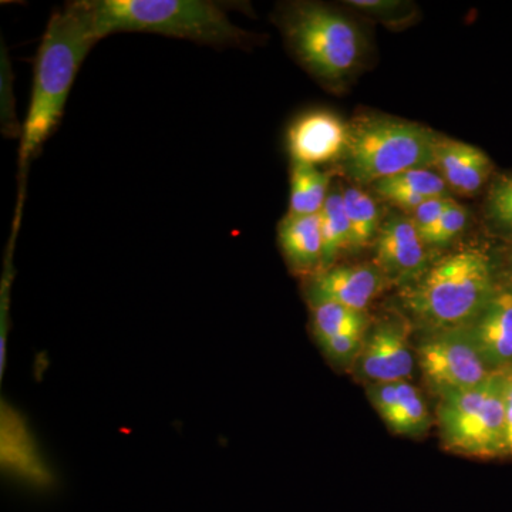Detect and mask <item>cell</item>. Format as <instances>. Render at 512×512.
Returning <instances> with one entry per match:
<instances>
[{"label": "cell", "mask_w": 512, "mask_h": 512, "mask_svg": "<svg viewBox=\"0 0 512 512\" xmlns=\"http://www.w3.org/2000/svg\"><path fill=\"white\" fill-rule=\"evenodd\" d=\"M69 6L96 42L119 32L156 33L220 46L247 39L220 5L207 0H80Z\"/></svg>", "instance_id": "cell-1"}, {"label": "cell", "mask_w": 512, "mask_h": 512, "mask_svg": "<svg viewBox=\"0 0 512 512\" xmlns=\"http://www.w3.org/2000/svg\"><path fill=\"white\" fill-rule=\"evenodd\" d=\"M96 43L69 5L47 23L37 53L32 99L20 138V170H25L62 119L80 66Z\"/></svg>", "instance_id": "cell-2"}, {"label": "cell", "mask_w": 512, "mask_h": 512, "mask_svg": "<svg viewBox=\"0 0 512 512\" xmlns=\"http://www.w3.org/2000/svg\"><path fill=\"white\" fill-rule=\"evenodd\" d=\"M497 291L491 258L483 249H458L407 286L403 303L433 332L466 329Z\"/></svg>", "instance_id": "cell-3"}, {"label": "cell", "mask_w": 512, "mask_h": 512, "mask_svg": "<svg viewBox=\"0 0 512 512\" xmlns=\"http://www.w3.org/2000/svg\"><path fill=\"white\" fill-rule=\"evenodd\" d=\"M440 137L421 124L389 116H366L349 126L340 158L356 184H376L413 168L436 165Z\"/></svg>", "instance_id": "cell-4"}, {"label": "cell", "mask_w": 512, "mask_h": 512, "mask_svg": "<svg viewBox=\"0 0 512 512\" xmlns=\"http://www.w3.org/2000/svg\"><path fill=\"white\" fill-rule=\"evenodd\" d=\"M282 29L292 52L320 79H345L362 56V36L355 23L328 6L292 3L282 15Z\"/></svg>", "instance_id": "cell-5"}, {"label": "cell", "mask_w": 512, "mask_h": 512, "mask_svg": "<svg viewBox=\"0 0 512 512\" xmlns=\"http://www.w3.org/2000/svg\"><path fill=\"white\" fill-rule=\"evenodd\" d=\"M441 440L451 453L490 460L507 456L504 373L494 372L473 389L440 397Z\"/></svg>", "instance_id": "cell-6"}, {"label": "cell", "mask_w": 512, "mask_h": 512, "mask_svg": "<svg viewBox=\"0 0 512 512\" xmlns=\"http://www.w3.org/2000/svg\"><path fill=\"white\" fill-rule=\"evenodd\" d=\"M424 379L439 396L480 386L490 369L464 329L434 332L419 346Z\"/></svg>", "instance_id": "cell-7"}, {"label": "cell", "mask_w": 512, "mask_h": 512, "mask_svg": "<svg viewBox=\"0 0 512 512\" xmlns=\"http://www.w3.org/2000/svg\"><path fill=\"white\" fill-rule=\"evenodd\" d=\"M424 247L412 218L393 215L377 234L376 266L389 281L412 285L427 272Z\"/></svg>", "instance_id": "cell-8"}, {"label": "cell", "mask_w": 512, "mask_h": 512, "mask_svg": "<svg viewBox=\"0 0 512 512\" xmlns=\"http://www.w3.org/2000/svg\"><path fill=\"white\" fill-rule=\"evenodd\" d=\"M356 366L359 376L372 384L409 380L414 357L406 332L393 322L377 325L363 340Z\"/></svg>", "instance_id": "cell-9"}, {"label": "cell", "mask_w": 512, "mask_h": 512, "mask_svg": "<svg viewBox=\"0 0 512 512\" xmlns=\"http://www.w3.org/2000/svg\"><path fill=\"white\" fill-rule=\"evenodd\" d=\"M349 126L326 110L309 111L295 120L288 131L292 163L319 165L340 160L348 143Z\"/></svg>", "instance_id": "cell-10"}, {"label": "cell", "mask_w": 512, "mask_h": 512, "mask_svg": "<svg viewBox=\"0 0 512 512\" xmlns=\"http://www.w3.org/2000/svg\"><path fill=\"white\" fill-rule=\"evenodd\" d=\"M386 281L376 265H345L320 272L309 285L311 305L339 303L357 312H365L369 303L382 291Z\"/></svg>", "instance_id": "cell-11"}, {"label": "cell", "mask_w": 512, "mask_h": 512, "mask_svg": "<svg viewBox=\"0 0 512 512\" xmlns=\"http://www.w3.org/2000/svg\"><path fill=\"white\" fill-rule=\"evenodd\" d=\"M491 372L512 367V293L497 289L480 315L466 329Z\"/></svg>", "instance_id": "cell-12"}, {"label": "cell", "mask_w": 512, "mask_h": 512, "mask_svg": "<svg viewBox=\"0 0 512 512\" xmlns=\"http://www.w3.org/2000/svg\"><path fill=\"white\" fill-rule=\"evenodd\" d=\"M0 460L3 468L30 485L43 488L53 484V474L46 466L25 419L3 404L0 419Z\"/></svg>", "instance_id": "cell-13"}, {"label": "cell", "mask_w": 512, "mask_h": 512, "mask_svg": "<svg viewBox=\"0 0 512 512\" xmlns=\"http://www.w3.org/2000/svg\"><path fill=\"white\" fill-rule=\"evenodd\" d=\"M367 396L393 433L417 439L430 429L426 402L409 380L370 384Z\"/></svg>", "instance_id": "cell-14"}, {"label": "cell", "mask_w": 512, "mask_h": 512, "mask_svg": "<svg viewBox=\"0 0 512 512\" xmlns=\"http://www.w3.org/2000/svg\"><path fill=\"white\" fill-rule=\"evenodd\" d=\"M436 165L447 187L461 195L477 194L493 171V163L483 150L443 137L437 144Z\"/></svg>", "instance_id": "cell-15"}, {"label": "cell", "mask_w": 512, "mask_h": 512, "mask_svg": "<svg viewBox=\"0 0 512 512\" xmlns=\"http://www.w3.org/2000/svg\"><path fill=\"white\" fill-rule=\"evenodd\" d=\"M279 244L293 269L322 268V232L318 215L288 214L279 224Z\"/></svg>", "instance_id": "cell-16"}, {"label": "cell", "mask_w": 512, "mask_h": 512, "mask_svg": "<svg viewBox=\"0 0 512 512\" xmlns=\"http://www.w3.org/2000/svg\"><path fill=\"white\" fill-rule=\"evenodd\" d=\"M330 174L312 165L292 163L289 214L318 215L328 200Z\"/></svg>", "instance_id": "cell-17"}, {"label": "cell", "mask_w": 512, "mask_h": 512, "mask_svg": "<svg viewBox=\"0 0 512 512\" xmlns=\"http://www.w3.org/2000/svg\"><path fill=\"white\" fill-rule=\"evenodd\" d=\"M322 232V271L329 269L340 252L350 248V224L342 191L329 192L319 212Z\"/></svg>", "instance_id": "cell-18"}, {"label": "cell", "mask_w": 512, "mask_h": 512, "mask_svg": "<svg viewBox=\"0 0 512 512\" xmlns=\"http://www.w3.org/2000/svg\"><path fill=\"white\" fill-rule=\"evenodd\" d=\"M342 192L350 224V248L366 247L380 231L376 202L357 187H346Z\"/></svg>", "instance_id": "cell-19"}, {"label": "cell", "mask_w": 512, "mask_h": 512, "mask_svg": "<svg viewBox=\"0 0 512 512\" xmlns=\"http://www.w3.org/2000/svg\"><path fill=\"white\" fill-rule=\"evenodd\" d=\"M313 332L318 342L333 338L340 333L365 332V312L353 311L339 303L322 302L312 305Z\"/></svg>", "instance_id": "cell-20"}, {"label": "cell", "mask_w": 512, "mask_h": 512, "mask_svg": "<svg viewBox=\"0 0 512 512\" xmlns=\"http://www.w3.org/2000/svg\"><path fill=\"white\" fill-rule=\"evenodd\" d=\"M377 192L406 191L420 197L431 198L448 197L447 184L440 174L430 171L429 168H413L393 177L384 178L375 184Z\"/></svg>", "instance_id": "cell-21"}, {"label": "cell", "mask_w": 512, "mask_h": 512, "mask_svg": "<svg viewBox=\"0 0 512 512\" xmlns=\"http://www.w3.org/2000/svg\"><path fill=\"white\" fill-rule=\"evenodd\" d=\"M468 224V212L463 205L451 201L443 217L437 222L436 227L429 234L424 235L423 242L430 247H444L450 244L466 229Z\"/></svg>", "instance_id": "cell-22"}, {"label": "cell", "mask_w": 512, "mask_h": 512, "mask_svg": "<svg viewBox=\"0 0 512 512\" xmlns=\"http://www.w3.org/2000/svg\"><path fill=\"white\" fill-rule=\"evenodd\" d=\"M363 340H365V332H345L340 335L333 336L320 342L326 357L336 365H346V363L356 360L362 350Z\"/></svg>", "instance_id": "cell-23"}, {"label": "cell", "mask_w": 512, "mask_h": 512, "mask_svg": "<svg viewBox=\"0 0 512 512\" xmlns=\"http://www.w3.org/2000/svg\"><path fill=\"white\" fill-rule=\"evenodd\" d=\"M488 211L501 228L512 234V175L494 185L488 197Z\"/></svg>", "instance_id": "cell-24"}, {"label": "cell", "mask_w": 512, "mask_h": 512, "mask_svg": "<svg viewBox=\"0 0 512 512\" xmlns=\"http://www.w3.org/2000/svg\"><path fill=\"white\" fill-rule=\"evenodd\" d=\"M450 197L431 198L417 207L412 212V221L416 225L417 231H419L421 239L424 235L429 234L431 229L436 227L437 222L443 217L444 211L447 210L450 205Z\"/></svg>", "instance_id": "cell-25"}, {"label": "cell", "mask_w": 512, "mask_h": 512, "mask_svg": "<svg viewBox=\"0 0 512 512\" xmlns=\"http://www.w3.org/2000/svg\"><path fill=\"white\" fill-rule=\"evenodd\" d=\"M505 440L507 453L512 456V367L504 370Z\"/></svg>", "instance_id": "cell-26"}, {"label": "cell", "mask_w": 512, "mask_h": 512, "mask_svg": "<svg viewBox=\"0 0 512 512\" xmlns=\"http://www.w3.org/2000/svg\"><path fill=\"white\" fill-rule=\"evenodd\" d=\"M507 289L512 293V251L510 254V258H508V266H507Z\"/></svg>", "instance_id": "cell-27"}]
</instances>
